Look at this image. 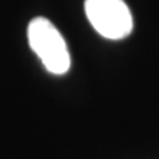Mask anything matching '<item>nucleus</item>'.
<instances>
[{
    "label": "nucleus",
    "instance_id": "obj_1",
    "mask_svg": "<svg viewBox=\"0 0 159 159\" xmlns=\"http://www.w3.org/2000/svg\"><path fill=\"white\" fill-rule=\"evenodd\" d=\"M28 43L49 72L55 75L68 72L71 66V56L66 43L49 19L39 16L30 22Z\"/></svg>",
    "mask_w": 159,
    "mask_h": 159
},
{
    "label": "nucleus",
    "instance_id": "obj_2",
    "mask_svg": "<svg viewBox=\"0 0 159 159\" xmlns=\"http://www.w3.org/2000/svg\"><path fill=\"white\" fill-rule=\"evenodd\" d=\"M84 9L93 28L105 39L121 40L133 31V15L124 0H85Z\"/></svg>",
    "mask_w": 159,
    "mask_h": 159
}]
</instances>
